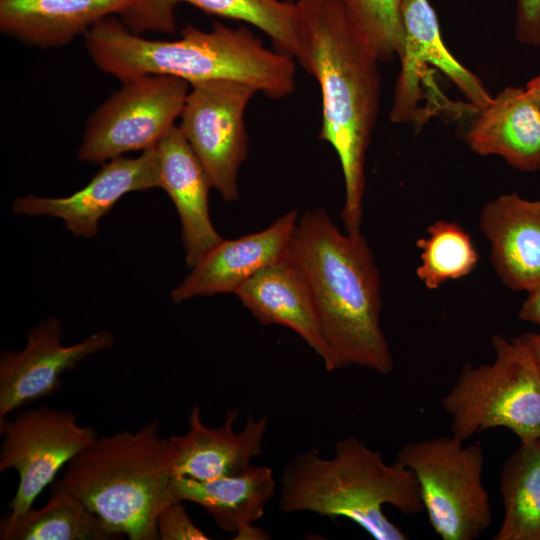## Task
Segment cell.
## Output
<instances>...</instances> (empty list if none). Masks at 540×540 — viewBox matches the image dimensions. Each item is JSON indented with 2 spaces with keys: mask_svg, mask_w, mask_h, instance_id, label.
I'll return each instance as SVG.
<instances>
[{
  "mask_svg": "<svg viewBox=\"0 0 540 540\" xmlns=\"http://www.w3.org/2000/svg\"><path fill=\"white\" fill-rule=\"evenodd\" d=\"M63 329L51 317L27 334L26 346L3 351L0 357V419L58 391L61 377L88 356L113 346V335L99 331L69 346Z\"/></svg>",
  "mask_w": 540,
  "mask_h": 540,
  "instance_id": "7c38bea8",
  "label": "cell"
},
{
  "mask_svg": "<svg viewBox=\"0 0 540 540\" xmlns=\"http://www.w3.org/2000/svg\"><path fill=\"white\" fill-rule=\"evenodd\" d=\"M504 518L494 540H540V443H520L500 475Z\"/></svg>",
  "mask_w": 540,
  "mask_h": 540,
  "instance_id": "cb8c5ba5",
  "label": "cell"
},
{
  "mask_svg": "<svg viewBox=\"0 0 540 540\" xmlns=\"http://www.w3.org/2000/svg\"><path fill=\"white\" fill-rule=\"evenodd\" d=\"M234 294L261 324L294 331L324 363L327 349L315 299L288 255L253 275Z\"/></svg>",
  "mask_w": 540,
  "mask_h": 540,
  "instance_id": "ac0fdd59",
  "label": "cell"
},
{
  "mask_svg": "<svg viewBox=\"0 0 540 540\" xmlns=\"http://www.w3.org/2000/svg\"><path fill=\"white\" fill-rule=\"evenodd\" d=\"M176 40H151L130 31L116 15L94 25L84 36L91 60L105 73L128 82L146 75H169L190 85L235 80L271 99L294 92V57L272 51L247 28L214 22L209 31L191 24Z\"/></svg>",
  "mask_w": 540,
  "mask_h": 540,
  "instance_id": "3957f363",
  "label": "cell"
},
{
  "mask_svg": "<svg viewBox=\"0 0 540 540\" xmlns=\"http://www.w3.org/2000/svg\"><path fill=\"white\" fill-rule=\"evenodd\" d=\"M191 85L169 75H146L112 94L87 121L77 158L101 163L156 146L180 117Z\"/></svg>",
  "mask_w": 540,
  "mask_h": 540,
  "instance_id": "ba28073f",
  "label": "cell"
},
{
  "mask_svg": "<svg viewBox=\"0 0 540 540\" xmlns=\"http://www.w3.org/2000/svg\"><path fill=\"white\" fill-rule=\"evenodd\" d=\"M288 256L308 281L327 349L328 372L359 366L388 375L394 360L381 328L374 255L362 233H342L321 208L306 211Z\"/></svg>",
  "mask_w": 540,
  "mask_h": 540,
  "instance_id": "7a4b0ae2",
  "label": "cell"
},
{
  "mask_svg": "<svg viewBox=\"0 0 540 540\" xmlns=\"http://www.w3.org/2000/svg\"><path fill=\"white\" fill-rule=\"evenodd\" d=\"M515 37L521 44L540 46V0H517Z\"/></svg>",
  "mask_w": 540,
  "mask_h": 540,
  "instance_id": "83f0119b",
  "label": "cell"
},
{
  "mask_svg": "<svg viewBox=\"0 0 540 540\" xmlns=\"http://www.w3.org/2000/svg\"><path fill=\"white\" fill-rule=\"evenodd\" d=\"M384 505L406 515L423 512L419 483L412 470L397 461L386 463L358 438L338 441L330 458L312 451L296 455L282 471V512L342 517L376 540L408 539L385 515Z\"/></svg>",
  "mask_w": 540,
  "mask_h": 540,
  "instance_id": "277c9868",
  "label": "cell"
},
{
  "mask_svg": "<svg viewBox=\"0 0 540 540\" xmlns=\"http://www.w3.org/2000/svg\"><path fill=\"white\" fill-rule=\"evenodd\" d=\"M463 442L452 435L410 441L396 455L416 476L429 522L443 540H475L492 524L482 444Z\"/></svg>",
  "mask_w": 540,
  "mask_h": 540,
  "instance_id": "52a82bcc",
  "label": "cell"
},
{
  "mask_svg": "<svg viewBox=\"0 0 540 540\" xmlns=\"http://www.w3.org/2000/svg\"><path fill=\"white\" fill-rule=\"evenodd\" d=\"M0 433V472L14 469L19 476L7 518L32 508L58 472L98 438L73 413L50 407L26 409L13 419H0Z\"/></svg>",
  "mask_w": 540,
  "mask_h": 540,
  "instance_id": "9c48e42d",
  "label": "cell"
},
{
  "mask_svg": "<svg viewBox=\"0 0 540 540\" xmlns=\"http://www.w3.org/2000/svg\"><path fill=\"white\" fill-rule=\"evenodd\" d=\"M174 451L159 423L97 438L56 482L93 512L116 537L157 540V517L172 493Z\"/></svg>",
  "mask_w": 540,
  "mask_h": 540,
  "instance_id": "5b68a950",
  "label": "cell"
},
{
  "mask_svg": "<svg viewBox=\"0 0 540 540\" xmlns=\"http://www.w3.org/2000/svg\"><path fill=\"white\" fill-rule=\"evenodd\" d=\"M404 30L401 70L389 113L392 123L414 122L421 112L423 86L429 68L443 73L464 95L473 111L486 106L492 96L481 80L463 66L445 46L437 15L428 0H400Z\"/></svg>",
  "mask_w": 540,
  "mask_h": 540,
  "instance_id": "8fae6325",
  "label": "cell"
},
{
  "mask_svg": "<svg viewBox=\"0 0 540 540\" xmlns=\"http://www.w3.org/2000/svg\"><path fill=\"white\" fill-rule=\"evenodd\" d=\"M2 540H107L116 539L86 505L65 488L54 484L48 502L16 518L3 517Z\"/></svg>",
  "mask_w": 540,
  "mask_h": 540,
  "instance_id": "603a6c76",
  "label": "cell"
},
{
  "mask_svg": "<svg viewBox=\"0 0 540 540\" xmlns=\"http://www.w3.org/2000/svg\"><path fill=\"white\" fill-rule=\"evenodd\" d=\"M297 223V211L291 210L264 230L222 239L172 291V300L180 303L198 296L234 294L253 275L288 255Z\"/></svg>",
  "mask_w": 540,
  "mask_h": 540,
  "instance_id": "5bb4252c",
  "label": "cell"
},
{
  "mask_svg": "<svg viewBox=\"0 0 540 540\" xmlns=\"http://www.w3.org/2000/svg\"><path fill=\"white\" fill-rule=\"evenodd\" d=\"M525 89L540 107V74L530 79Z\"/></svg>",
  "mask_w": 540,
  "mask_h": 540,
  "instance_id": "4dcf8cb0",
  "label": "cell"
},
{
  "mask_svg": "<svg viewBox=\"0 0 540 540\" xmlns=\"http://www.w3.org/2000/svg\"><path fill=\"white\" fill-rule=\"evenodd\" d=\"M380 62L399 58L404 46L400 0H340Z\"/></svg>",
  "mask_w": 540,
  "mask_h": 540,
  "instance_id": "484cf974",
  "label": "cell"
},
{
  "mask_svg": "<svg viewBox=\"0 0 540 540\" xmlns=\"http://www.w3.org/2000/svg\"><path fill=\"white\" fill-rule=\"evenodd\" d=\"M527 292L528 296L520 307L518 316L521 320L540 326V284Z\"/></svg>",
  "mask_w": 540,
  "mask_h": 540,
  "instance_id": "f1b7e54d",
  "label": "cell"
},
{
  "mask_svg": "<svg viewBox=\"0 0 540 540\" xmlns=\"http://www.w3.org/2000/svg\"><path fill=\"white\" fill-rule=\"evenodd\" d=\"M156 151L160 188L169 195L178 212L185 259L192 268L223 239L210 218L208 194L212 185L179 126H173L165 134Z\"/></svg>",
  "mask_w": 540,
  "mask_h": 540,
  "instance_id": "2e32d148",
  "label": "cell"
},
{
  "mask_svg": "<svg viewBox=\"0 0 540 540\" xmlns=\"http://www.w3.org/2000/svg\"><path fill=\"white\" fill-rule=\"evenodd\" d=\"M273 471L251 465L245 471L207 481L174 477L172 493L176 501L201 506L227 532L237 539L264 514L266 503L275 494Z\"/></svg>",
  "mask_w": 540,
  "mask_h": 540,
  "instance_id": "7402d4cb",
  "label": "cell"
},
{
  "mask_svg": "<svg viewBox=\"0 0 540 540\" xmlns=\"http://www.w3.org/2000/svg\"><path fill=\"white\" fill-rule=\"evenodd\" d=\"M257 90L235 80L191 85L179 128L226 202L239 198L238 175L248 153L244 115Z\"/></svg>",
  "mask_w": 540,
  "mask_h": 540,
  "instance_id": "30bf717a",
  "label": "cell"
},
{
  "mask_svg": "<svg viewBox=\"0 0 540 540\" xmlns=\"http://www.w3.org/2000/svg\"><path fill=\"white\" fill-rule=\"evenodd\" d=\"M156 187H160V169L153 146L136 158L119 156L109 160L85 187L67 197L28 195L14 201L13 211L60 218L75 236L91 238L98 231L100 219L120 198Z\"/></svg>",
  "mask_w": 540,
  "mask_h": 540,
  "instance_id": "4fadbf2b",
  "label": "cell"
},
{
  "mask_svg": "<svg viewBox=\"0 0 540 540\" xmlns=\"http://www.w3.org/2000/svg\"><path fill=\"white\" fill-rule=\"evenodd\" d=\"M539 443H540V439H539Z\"/></svg>",
  "mask_w": 540,
  "mask_h": 540,
  "instance_id": "1f68e13d",
  "label": "cell"
},
{
  "mask_svg": "<svg viewBox=\"0 0 540 540\" xmlns=\"http://www.w3.org/2000/svg\"><path fill=\"white\" fill-rule=\"evenodd\" d=\"M492 363H465L442 398L452 436L465 441L484 430L504 427L521 443L540 439V370L529 350L514 337L493 334Z\"/></svg>",
  "mask_w": 540,
  "mask_h": 540,
  "instance_id": "8992f818",
  "label": "cell"
},
{
  "mask_svg": "<svg viewBox=\"0 0 540 540\" xmlns=\"http://www.w3.org/2000/svg\"><path fill=\"white\" fill-rule=\"evenodd\" d=\"M518 337L529 348L540 370V333H524Z\"/></svg>",
  "mask_w": 540,
  "mask_h": 540,
  "instance_id": "f546056e",
  "label": "cell"
},
{
  "mask_svg": "<svg viewBox=\"0 0 540 540\" xmlns=\"http://www.w3.org/2000/svg\"><path fill=\"white\" fill-rule=\"evenodd\" d=\"M479 226L491 244L490 259L504 285L529 291L540 284V201L516 192L488 201Z\"/></svg>",
  "mask_w": 540,
  "mask_h": 540,
  "instance_id": "e0dca14e",
  "label": "cell"
},
{
  "mask_svg": "<svg viewBox=\"0 0 540 540\" xmlns=\"http://www.w3.org/2000/svg\"><path fill=\"white\" fill-rule=\"evenodd\" d=\"M238 416L237 410L227 409L223 425L210 428L203 424L200 407L194 406L187 431L169 437L174 451L173 477L207 481L248 469L262 452L268 416H249L245 425L235 430Z\"/></svg>",
  "mask_w": 540,
  "mask_h": 540,
  "instance_id": "9a60e30c",
  "label": "cell"
},
{
  "mask_svg": "<svg viewBox=\"0 0 540 540\" xmlns=\"http://www.w3.org/2000/svg\"><path fill=\"white\" fill-rule=\"evenodd\" d=\"M476 113L466 134L473 152L500 156L520 171L540 170V107L525 87H505Z\"/></svg>",
  "mask_w": 540,
  "mask_h": 540,
  "instance_id": "d6986e66",
  "label": "cell"
},
{
  "mask_svg": "<svg viewBox=\"0 0 540 540\" xmlns=\"http://www.w3.org/2000/svg\"><path fill=\"white\" fill-rule=\"evenodd\" d=\"M157 531L160 540H207L186 512L182 501H173L158 514Z\"/></svg>",
  "mask_w": 540,
  "mask_h": 540,
  "instance_id": "4316f807",
  "label": "cell"
},
{
  "mask_svg": "<svg viewBox=\"0 0 540 540\" xmlns=\"http://www.w3.org/2000/svg\"><path fill=\"white\" fill-rule=\"evenodd\" d=\"M294 59L319 84V139L336 151L344 178L341 218L346 233H361L366 154L379 112L380 63L340 0H297Z\"/></svg>",
  "mask_w": 540,
  "mask_h": 540,
  "instance_id": "6da1fadb",
  "label": "cell"
},
{
  "mask_svg": "<svg viewBox=\"0 0 540 540\" xmlns=\"http://www.w3.org/2000/svg\"><path fill=\"white\" fill-rule=\"evenodd\" d=\"M426 232L428 236L416 242L421 250L416 275L427 289H437L473 271L479 255L470 235L457 222L438 220Z\"/></svg>",
  "mask_w": 540,
  "mask_h": 540,
  "instance_id": "d4e9b609",
  "label": "cell"
},
{
  "mask_svg": "<svg viewBox=\"0 0 540 540\" xmlns=\"http://www.w3.org/2000/svg\"><path fill=\"white\" fill-rule=\"evenodd\" d=\"M137 0H0V30L25 45L57 48Z\"/></svg>",
  "mask_w": 540,
  "mask_h": 540,
  "instance_id": "44dd1931",
  "label": "cell"
},
{
  "mask_svg": "<svg viewBox=\"0 0 540 540\" xmlns=\"http://www.w3.org/2000/svg\"><path fill=\"white\" fill-rule=\"evenodd\" d=\"M187 3L222 18L246 22L271 38L277 50L294 56L297 45L295 2L282 0H137L118 17L135 34L177 30L176 7Z\"/></svg>",
  "mask_w": 540,
  "mask_h": 540,
  "instance_id": "ffe728a7",
  "label": "cell"
}]
</instances>
